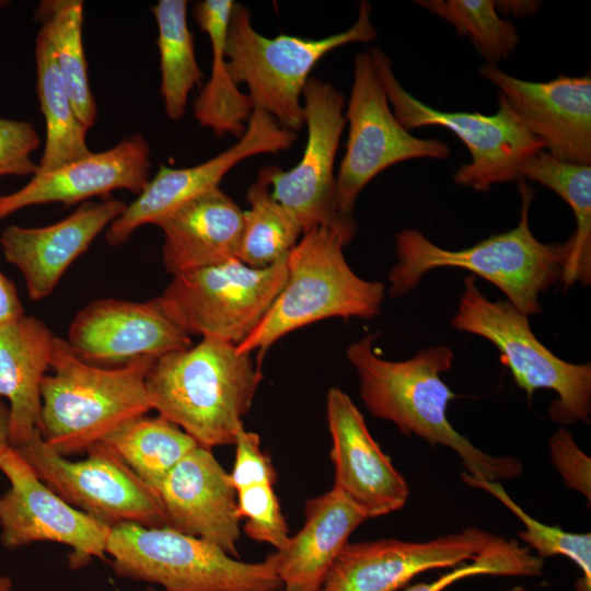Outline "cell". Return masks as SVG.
<instances>
[{
	"mask_svg": "<svg viewBox=\"0 0 591 591\" xmlns=\"http://www.w3.org/2000/svg\"><path fill=\"white\" fill-rule=\"evenodd\" d=\"M374 340L375 335H368L346 351L359 375L360 396L374 417L393 422L405 436L450 448L460 456L465 473L476 479L499 483L522 474L519 459L479 450L450 424L447 410L456 394L441 379L453 363L449 347L434 346L407 360L389 361L373 352Z\"/></svg>",
	"mask_w": 591,
	"mask_h": 591,
	"instance_id": "obj_1",
	"label": "cell"
},
{
	"mask_svg": "<svg viewBox=\"0 0 591 591\" xmlns=\"http://www.w3.org/2000/svg\"><path fill=\"white\" fill-rule=\"evenodd\" d=\"M251 354L212 337L154 360L146 378L152 409L199 445H232L260 381Z\"/></svg>",
	"mask_w": 591,
	"mask_h": 591,
	"instance_id": "obj_2",
	"label": "cell"
},
{
	"mask_svg": "<svg viewBox=\"0 0 591 591\" xmlns=\"http://www.w3.org/2000/svg\"><path fill=\"white\" fill-rule=\"evenodd\" d=\"M522 196L520 221L513 229L494 234L471 247L445 250L416 229L395 234L397 263L389 274L390 294L414 289L422 276L436 268H462L500 289L508 301L525 315L542 312L538 296L561 280L572 240L542 243L532 233L529 209L533 192L519 182Z\"/></svg>",
	"mask_w": 591,
	"mask_h": 591,
	"instance_id": "obj_3",
	"label": "cell"
},
{
	"mask_svg": "<svg viewBox=\"0 0 591 591\" xmlns=\"http://www.w3.org/2000/svg\"><path fill=\"white\" fill-rule=\"evenodd\" d=\"M155 358L140 357L116 368L83 361L66 339L55 337L40 386V438L69 457L85 453L126 422L147 415L146 378Z\"/></svg>",
	"mask_w": 591,
	"mask_h": 591,
	"instance_id": "obj_4",
	"label": "cell"
},
{
	"mask_svg": "<svg viewBox=\"0 0 591 591\" xmlns=\"http://www.w3.org/2000/svg\"><path fill=\"white\" fill-rule=\"evenodd\" d=\"M343 236L328 228L303 234L287 256L285 285L265 316L236 350L262 355L286 334L329 317L373 318L385 286L357 276L344 256Z\"/></svg>",
	"mask_w": 591,
	"mask_h": 591,
	"instance_id": "obj_5",
	"label": "cell"
},
{
	"mask_svg": "<svg viewBox=\"0 0 591 591\" xmlns=\"http://www.w3.org/2000/svg\"><path fill=\"white\" fill-rule=\"evenodd\" d=\"M371 4L362 1L356 22L346 31L312 39L279 35L266 37L251 22V12L234 2L230 13L225 57L236 85L246 84L254 108L297 132L304 126L302 92L315 65L332 50L376 38Z\"/></svg>",
	"mask_w": 591,
	"mask_h": 591,
	"instance_id": "obj_6",
	"label": "cell"
},
{
	"mask_svg": "<svg viewBox=\"0 0 591 591\" xmlns=\"http://www.w3.org/2000/svg\"><path fill=\"white\" fill-rule=\"evenodd\" d=\"M106 555L118 577L157 583L165 591H276L281 587L269 556L245 563L169 526H113Z\"/></svg>",
	"mask_w": 591,
	"mask_h": 591,
	"instance_id": "obj_7",
	"label": "cell"
},
{
	"mask_svg": "<svg viewBox=\"0 0 591 591\" xmlns=\"http://www.w3.org/2000/svg\"><path fill=\"white\" fill-rule=\"evenodd\" d=\"M454 328L480 336L496 346L515 384L529 401L540 389L552 390L549 417L563 425L590 422L591 366L567 362L548 350L533 334L529 316L509 301H490L476 286V277L464 280Z\"/></svg>",
	"mask_w": 591,
	"mask_h": 591,
	"instance_id": "obj_8",
	"label": "cell"
},
{
	"mask_svg": "<svg viewBox=\"0 0 591 591\" xmlns=\"http://www.w3.org/2000/svg\"><path fill=\"white\" fill-rule=\"evenodd\" d=\"M369 53L393 114L407 131L440 126L453 131L467 147L471 161L454 173L457 185L488 193L495 184L520 182L523 163L544 150L543 142L525 127L501 93L497 94L498 109L494 115L442 112L403 88L382 49L371 47Z\"/></svg>",
	"mask_w": 591,
	"mask_h": 591,
	"instance_id": "obj_9",
	"label": "cell"
},
{
	"mask_svg": "<svg viewBox=\"0 0 591 591\" xmlns=\"http://www.w3.org/2000/svg\"><path fill=\"white\" fill-rule=\"evenodd\" d=\"M287 256L266 268L231 259L186 271L173 276L158 298L164 312L187 335L239 345L258 325L285 285Z\"/></svg>",
	"mask_w": 591,
	"mask_h": 591,
	"instance_id": "obj_10",
	"label": "cell"
},
{
	"mask_svg": "<svg viewBox=\"0 0 591 591\" xmlns=\"http://www.w3.org/2000/svg\"><path fill=\"white\" fill-rule=\"evenodd\" d=\"M308 140L301 160L283 171L269 167L273 197L298 221L302 234L328 228L349 244L356 232L354 218L337 205L334 164L346 126L345 96L332 83L310 77L302 92Z\"/></svg>",
	"mask_w": 591,
	"mask_h": 591,
	"instance_id": "obj_11",
	"label": "cell"
},
{
	"mask_svg": "<svg viewBox=\"0 0 591 591\" xmlns=\"http://www.w3.org/2000/svg\"><path fill=\"white\" fill-rule=\"evenodd\" d=\"M14 449L60 498L107 526H167L154 490L103 444L91 447L85 459L71 461L53 450L38 431Z\"/></svg>",
	"mask_w": 591,
	"mask_h": 591,
	"instance_id": "obj_12",
	"label": "cell"
},
{
	"mask_svg": "<svg viewBox=\"0 0 591 591\" xmlns=\"http://www.w3.org/2000/svg\"><path fill=\"white\" fill-rule=\"evenodd\" d=\"M346 153L336 176L337 205L352 218L361 190L385 169L412 159H447L449 146L413 136L396 119L369 50L356 55L346 112Z\"/></svg>",
	"mask_w": 591,
	"mask_h": 591,
	"instance_id": "obj_13",
	"label": "cell"
},
{
	"mask_svg": "<svg viewBox=\"0 0 591 591\" xmlns=\"http://www.w3.org/2000/svg\"><path fill=\"white\" fill-rule=\"evenodd\" d=\"M0 471L10 487L0 496V540L9 549L36 542L66 545L69 567L106 558L111 528L78 510L34 473L12 447L0 453Z\"/></svg>",
	"mask_w": 591,
	"mask_h": 591,
	"instance_id": "obj_14",
	"label": "cell"
},
{
	"mask_svg": "<svg viewBox=\"0 0 591 591\" xmlns=\"http://www.w3.org/2000/svg\"><path fill=\"white\" fill-rule=\"evenodd\" d=\"M503 541L470 526L426 542L385 538L348 543L318 591H398L421 572L472 561Z\"/></svg>",
	"mask_w": 591,
	"mask_h": 591,
	"instance_id": "obj_15",
	"label": "cell"
},
{
	"mask_svg": "<svg viewBox=\"0 0 591 591\" xmlns=\"http://www.w3.org/2000/svg\"><path fill=\"white\" fill-rule=\"evenodd\" d=\"M296 140L297 132L283 128L264 111L254 108L245 132L225 151L189 167L160 164L154 177L108 225L107 243L112 246L124 244L139 227L158 225L190 200L218 188L223 176L244 159L289 150Z\"/></svg>",
	"mask_w": 591,
	"mask_h": 591,
	"instance_id": "obj_16",
	"label": "cell"
},
{
	"mask_svg": "<svg viewBox=\"0 0 591 591\" xmlns=\"http://www.w3.org/2000/svg\"><path fill=\"white\" fill-rule=\"evenodd\" d=\"M67 341L83 361L103 368L121 367L140 357L158 359L193 346L159 298L93 301L74 316Z\"/></svg>",
	"mask_w": 591,
	"mask_h": 591,
	"instance_id": "obj_17",
	"label": "cell"
},
{
	"mask_svg": "<svg viewBox=\"0 0 591 591\" xmlns=\"http://www.w3.org/2000/svg\"><path fill=\"white\" fill-rule=\"evenodd\" d=\"M479 74L498 88L525 127L554 158L591 165V77L560 73L547 82L510 76L496 65Z\"/></svg>",
	"mask_w": 591,
	"mask_h": 591,
	"instance_id": "obj_18",
	"label": "cell"
},
{
	"mask_svg": "<svg viewBox=\"0 0 591 591\" xmlns=\"http://www.w3.org/2000/svg\"><path fill=\"white\" fill-rule=\"evenodd\" d=\"M334 486L367 518L401 510L407 502L409 486L371 436L362 413L340 389L326 396Z\"/></svg>",
	"mask_w": 591,
	"mask_h": 591,
	"instance_id": "obj_19",
	"label": "cell"
},
{
	"mask_svg": "<svg viewBox=\"0 0 591 591\" xmlns=\"http://www.w3.org/2000/svg\"><path fill=\"white\" fill-rule=\"evenodd\" d=\"M167 526L237 557L236 490L211 449L197 445L154 489Z\"/></svg>",
	"mask_w": 591,
	"mask_h": 591,
	"instance_id": "obj_20",
	"label": "cell"
},
{
	"mask_svg": "<svg viewBox=\"0 0 591 591\" xmlns=\"http://www.w3.org/2000/svg\"><path fill=\"white\" fill-rule=\"evenodd\" d=\"M149 153L144 137L135 134L105 151L90 152L54 170L37 172L20 189L0 196V220L28 206H71L117 189L139 195L149 182Z\"/></svg>",
	"mask_w": 591,
	"mask_h": 591,
	"instance_id": "obj_21",
	"label": "cell"
},
{
	"mask_svg": "<svg viewBox=\"0 0 591 591\" xmlns=\"http://www.w3.org/2000/svg\"><path fill=\"white\" fill-rule=\"evenodd\" d=\"M127 205L117 199L83 202L69 217L45 227H7L0 245L5 259L23 274L28 297H48L68 267Z\"/></svg>",
	"mask_w": 591,
	"mask_h": 591,
	"instance_id": "obj_22",
	"label": "cell"
},
{
	"mask_svg": "<svg viewBox=\"0 0 591 591\" xmlns=\"http://www.w3.org/2000/svg\"><path fill=\"white\" fill-rule=\"evenodd\" d=\"M367 519L335 487L306 500L302 528L268 555L285 591H318L350 535Z\"/></svg>",
	"mask_w": 591,
	"mask_h": 591,
	"instance_id": "obj_23",
	"label": "cell"
},
{
	"mask_svg": "<svg viewBox=\"0 0 591 591\" xmlns=\"http://www.w3.org/2000/svg\"><path fill=\"white\" fill-rule=\"evenodd\" d=\"M162 259L173 276L239 259L243 211L219 187L190 200L158 224Z\"/></svg>",
	"mask_w": 591,
	"mask_h": 591,
	"instance_id": "obj_24",
	"label": "cell"
},
{
	"mask_svg": "<svg viewBox=\"0 0 591 591\" xmlns=\"http://www.w3.org/2000/svg\"><path fill=\"white\" fill-rule=\"evenodd\" d=\"M55 336L38 318L22 315L0 327V397L9 402V440L31 441L40 421V386L49 368Z\"/></svg>",
	"mask_w": 591,
	"mask_h": 591,
	"instance_id": "obj_25",
	"label": "cell"
},
{
	"mask_svg": "<svg viewBox=\"0 0 591 591\" xmlns=\"http://www.w3.org/2000/svg\"><path fill=\"white\" fill-rule=\"evenodd\" d=\"M232 0H204L194 5L193 15L211 44L212 62L208 82L194 102V116L216 137L227 134L240 138L246 130L254 105L233 81L225 57V37Z\"/></svg>",
	"mask_w": 591,
	"mask_h": 591,
	"instance_id": "obj_26",
	"label": "cell"
},
{
	"mask_svg": "<svg viewBox=\"0 0 591 591\" xmlns=\"http://www.w3.org/2000/svg\"><path fill=\"white\" fill-rule=\"evenodd\" d=\"M522 179L536 182L560 196L571 208L576 231L572 247L564 268L565 288L579 281L591 282V165L560 161L547 151L532 154L522 165Z\"/></svg>",
	"mask_w": 591,
	"mask_h": 591,
	"instance_id": "obj_27",
	"label": "cell"
},
{
	"mask_svg": "<svg viewBox=\"0 0 591 591\" xmlns=\"http://www.w3.org/2000/svg\"><path fill=\"white\" fill-rule=\"evenodd\" d=\"M35 60L36 91L46 128L37 172H47L91 151L85 140L88 129L74 112L51 46L40 33L36 38Z\"/></svg>",
	"mask_w": 591,
	"mask_h": 591,
	"instance_id": "obj_28",
	"label": "cell"
},
{
	"mask_svg": "<svg viewBox=\"0 0 591 591\" xmlns=\"http://www.w3.org/2000/svg\"><path fill=\"white\" fill-rule=\"evenodd\" d=\"M39 32L51 46L74 112L86 129L97 117L83 47V1L43 0L35 11Z\"/></svg>",
	"mask_w": 591,
	"mask_h": 591,
	"instance_id": "obj_29",
	"label": "cell"
},
{
	"mask_svg": "<svg viewBox=\"0 0 591 591\" xmlns=\"http://www.w3.org/2000/svg\"><path fill=\"white\" fill-rule=\"evenodd\" d=\"M101 444L153 490L198 445L174 422L162 416L146 415L126 422Z\"/></svg>",
	"mask_w": 591,
	"mask_h": 591,
	"instance_id": "obj_30",
	"label": "cell"
},
{
	"mask_svg": "<svg viewBox=\"0 0 591 591\" xmlns=\"http://www.w3.org/2000/svg\"><path fill=\"white\" fill-rule=\"evenodd\" d=\"M187 7L186 0H160L151 8L158 25L160 91L171 120L185 116L188 95L204 77L187 24Z\"/></svg>",
	"mask_w": 591,
	"mask_h": 591,
	"instance_id": "obj_31",
	"label": "cell"
},
{
	"mask_svg": "<svg viewBox=\"0 0 591 591\" xmlns=\"http://www.w3.org/2000/svg\"><path fill=\"white\" fill-rule=\"evenodd\" d=\"M269 167L258 172L248 188L250 209L243 211L239 259L252 268H266L287 256L302 229L294 217L271 195Z\"/></svg>",
	"mask_w": 591,
	"mask_h": 591,
	"instance_id": "obj_32",
	"label": "cell"
},
{
	"mask_svg": "<svg viewBox=\"0 0 591 591\" xmlns=\"http://www.w3.org/2000/svg\"><path fill=\"white\" fill-rule=\"evenodd\" d=\"M418 5L440 16L468 37L488 63L508 58L517 48V27L499 16L493 0H421Z\"/></svg>",
	"mask_w": 591,
	"mask_h": 591,
	"instance_id": "obj_33",
	"label": "cell"
},
{
	"mask_svg": "<svg viewBox=\"0 0 591 591\" xmlns=\"http://www.w3.org/2000/svg\"><path fill=\"white\" fill-rule=\"evenodd\" d=\"M462 479L471 486L488 491L522 521L525 530L520 531L519 536L535 549L536 556L543 559L561 555L572 560L582 573L576 583L577 591H591L590 533H571L558 525L552 526L537 521L509 497L500 483L476 479L465 472Z\"/></svg>",
	"mask_w": 591,
	"mask_h": 591,
	"instance_id": "obj_34",
	"label": "cell"
},
{
	"mask_svg": "<svg viewBox=\"0 0 591 591\" xmlns=\"http://www.w3.org/2000/svg\"><path fill=\"white\" fill-rule=\"evenodd\" d=\"M544 561L517 541L505 540L478 558L453 567L439 579L417 583L402 591H442L452 583L478 575L537 577L543 573Z\"/></svg>",
	"mask_w": 591,
	"mask_h": 591,
	"instance_id": "obj_35",
	"label": "cell"
},
{
	"mask_svg": "<svg viewBox=\"0 0 591 591\" xmlns=\"http://www.w3.org/2000/svg\"><path fill=\"white\" fill-rule=\"evenodd\" d=\"M236 512L245 534L277 549L289 540V530L273 485L258 484L236 491Z\"/></svg>",
	"mask_w": 591,
	"mask_h": 591,
	"instance_id": "obj_36",
	"label": "cell"
},
{
	"mask_svg": "<svg viewBox=\"0 0 591 591\" xmlns=\"http://www.w3.org/2000/svg\"><path fill=\"white\" fill-rule=\"evenodd\" d=\"M39 143L33 124L0 117V177L35 175L38 163L31 155Z\"/></svg>",
	"mask_w": 591,
	"mask_h": 591,
	"instance_id": "obj_37",
	"label": "cell"
},
{
	"mask_svg": "<svg viewBox=\"0 0 591 591\" xmlns=\"http://www.w3.org/2000/svg\"><path fill=\"white\" fill-rule=\"evenodd\" d=\"M235 459L231 473V484L239 491L258 484L274 485L277 474L270 457L262 451L259 436L242 427L235 434L233 444Z\"/></svg>",
	"mask_w": 591,
	"mask_h": 591,
	"instance_id": "obj_38",
	"label": "cell"
},
{
	"mask_svg": "<svg viewBox=\"0 0 591 591\" xmlns=\"http://www.w3.org/2000/svg\"><path fill=\"white\" fill-rule=\"evenodd\" d=\"M552 464L566 486L591 500V460L578 447L566 428H559L548 441Z\"/></svg>",
	"mask_w": 591,
	"mask_h": 591,
	"instance_id": "obj_39",
	"label": "cell"
},
{
	"mask_svg": "<svg viewBox=\"0 0 591 591\" xmlns=\"http://www.w3.org/2000/svg\"><path fill=\"white\" fill-rule=\"evenodd\" d=\"M24 315L14 283L0 270V327Z\"/></svg>",
	"mask_w": 591,
	"mask_h": 591,
	"instance_id": "obj_40",
	"label": "cell"
},
{
	"mask_svg": "<svg viewBox=\"0 0 591 591\" xmlns=\"http://www.w3.org/2000/svg\"><path fill=\"white\" fill-rule=\"evenodd\" d=\"M542 4L541 1H495L497 12L520 18L534 13Z\"/></svg>",
	"mask_w": 591,
	"mask_h": 591,
	"instance_id": "obj_41",
	"label": "cell"
},
{
	"mask_svg": "<svg viewBox=\"0 0 591 591\" xmlns=\"http://www.w3.org/2000/svg\"><path fill=\"white\" fill-rule=\"evenodd\" d=\"M9 447V408L0 402V453Z\"/></svg>",
	"mask_w": 591,
	"mask_h": 591,
	"instance_id": "obj_42",
	"label": "cell"
},
{
	"mask_svg": "<svg viewBox=\"0 0 591 591\" xmlns=\"http://www.w3.org/2000/svg\"><path fill=\"white\" fill-rule=\"evenodd\" d=\"M13 583L12 580L7 576L0 575V591H12Z\"/></svg>",
	"mask_w": 591,
	"mask_h": 591,
	"instance_id": "obj_43",
	"label": "cell"
},
{
	"mask_svg": "<svg viewBox=\"0 0 591 591\" xmlns=\"http://www.w3.org/2000/svg\"><path fill=\"white\" fill-rule=\"evenodd\" d=\"M146 591H157V590L153 588H148Z\"/></svg>",
	"mask_w": 591,
	"mask_h": 591,
	"instance_id": "obj_44",
	"label": "cell"
}]
</instances>
